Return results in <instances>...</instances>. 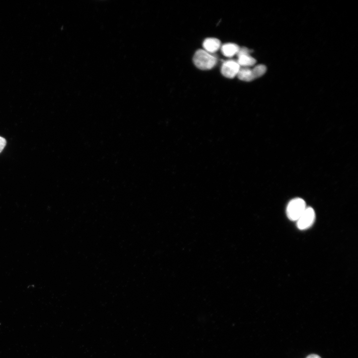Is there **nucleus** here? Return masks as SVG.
<instances>
[{
    "instance_id": "1",
    "label": "nucleus",
    "mask_w": 358,
    "mask_h": 358,
    "mask_svg": "<svg viewBox=\"0 0 358 358\" xmlns=\"http://www.w3.org/2000/svg\"><path fill=\"white\" fill-rule=\"evenodd\" d=\"M217 58L204 50L199 49L196 51L193 62L195 66L202 70H209L217 63Z\"/></svg>"
},
{
    "instance_id": "2",
    "label": "nucleus",
    "mask_w": 358,
    "mask_h": 358,
    "mask_svg": "<svg viewBox=\"0 0 358 358\" xmlns=\"http://www.w3.org/2000/svg\"><path fill=\"white\" fill-rule=\"evenodd\" d=\"M306 208L305 201L300 198H295L289 201L286 207V215L289 219L296 221Z\"/></svg>"
},
{
    "instance_id": "3",
    "label": "nucleus",
    "mask_w": 358,
    "mask_h": 358,
    "mask_svg": "<svg viewBox=\"0 0 358 358\" xmlns=\"http://www.w3.org/2000/svg\"><path fill=\"white\" fill-rule=\"evenodd\" d=\"M315 213L311 207H306L302 214L296 220V225L300 230H305L310 227L314 222Z\"/></svg>"
},
{
    "instance_id": "4",
    "label": "nucleus",
    "mask_w": 358,
    "mask_h": 358,
    "mask_svg": "<svg viewBox=\"0 0 358 358\" xmlns=\"http://www.w3.org/2000/svg\"><path fill=\"white\" fill-rule=\"evenodd\" d=\"M240 68L237 61L229 60L222 64L221 72L224 77L232 79L237 75Z\"/></svg>"
},
{
    "instance_id": "5",
    "label": "nucleus",
    "mask_w": 358,
    "mask_h": 358,
    "mask_svg": "<svg viewBox=\"0 0 358 358\" xmlns=\"http://www.w3.org/2000/svg\"><path fill=\"white\" fill-rule=\"evenodd\" d=\"M220 40L215 38H208L203 42V47L204 50L208 53H213L217 51L220 47Z\"/></svg>"
},
{
    "instance_id": "6",
    "label": "nucleus",
    "mask_w": 358,
    "mask_h": 358,
    "mask_svg": "<svg viewBox=\"0 0 358 358\" xmlns=\"http://www.w3.org/2000/svg\"><path fill=\"white\" fill-rule=\"evenodd\" d=\"M237 76L240 80L246 82L257 79L253 69L249 67H241Z\"/></svg>"
},
{
    "instance_id": "7",
    "label": "nucleus",
    "mask_w": 358,
    "mask_h": 358,
    "mask_svg": "<svg viewBox=\"0 0 358 358\" xmlns=\"http://www.w3.org/2000/svg\"><path fill=\"white\" fill-rule=\"evenodd\" d=\"M240 47L234 43H226L221 48L222 53L226 57H231L237 54Z\"/></svg>"
},
{
    "instance_id": "8",
    "label": "nucleus",
    "mask_w": 358,
    "mask_h": 358,
    "mask_svg": "<svg viewBox=\"0 0 358 358\" xmlns=\"http://www.w3.org/2000/svg\"><path fill=\"white\" fill-rule=\"evenodd\" d=\"M237 62L240 67H249L254 65L256 60L250 55H242L238 56Z\"/></svg>"
},
{
    "instance_id": "9",
    "label": "nucleus",
    "mask_w": 358,
    "mask_h": 358,
    "mask_svg": "<svg viewBox=\"0 0 358 358\" xmlns=\"http://www.w3.org/2000/svg\"><path fill=\"white\" fill-rule=\"evenodd\" d=\"M256 78H258L265 74L267 71L266 67L264 65H259L253 68Z\"/></svg>"
},
{
    "instance_id": "10",
    "label": "nucleus",
    "mask_w": 358,
    "mask_h": 358,
    "mask_svg": "<svg viewBox=\"0 0 358 358\" xmlns=\"http://www.w3.org/2000/svg\"><path fill=\"white\" fill-rule=\"evenodd\" d=\"M251 51L246 47L240 48L237 55L238 56L242 55H250Z\"/></svg>"
},
{
    "instance_id": "11",
    "label": "nucleus",
    "mask_w": 358,
    "mask_h": 358,
    "mask_svg": "<svg viewBox=\"0 0 358 358\" xmlns=\"http://www.w3.org/2000/svg\"><path fill=\"white\" fill-rule=\"evenodd\" d=\"M6 144V140L0 136V153L3 150Z\"/></svg>"
},
{
    "instance_id": "12",
    "label": "nucleus",
    "mask_w": 358,
    "mask_h": 358,
    "mask_svg": "<svg viewBox=\"0 0 358 358\" xmlns=\"http://www.w3.org/2000/svg\"><path fill=\"white\" fill-rule=\"evenodd\" d=\"M306 358H321L319 356L316 354H311L308 355Z\"/></svg>"
}]
</instances>
